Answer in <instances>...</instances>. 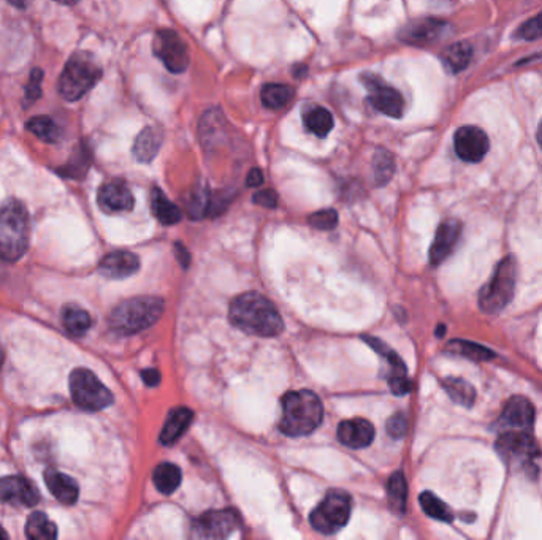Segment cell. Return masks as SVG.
Instances as JSON below:
<instances>
[{
  "mask_svg": "<svg viewBox=\"0 0 542 540\" xmlns=\"http://www.w3.org/2000/svg\"><path fill=\"white\" fill-rule=\"evenodd\" d=\"M228 319L236 329L250 335L273 338L283 333L284 322L279 315L278 309L257 292L243 293L232 301Z\"/></svg>",
  "mask_w": 542,
  "mask_h": 540,
  "instance_id": "1",
  "label": "cell"
},
{
  "mask_svg": "<svg viewBox=\"0 0 542 540\" xmlns=\"http://www.w3.org/2000/svg\"><path fill=\"white\" fill-rule=\"evenodd\" d=\"M283 417L279 422L281 431L292 436L300 438L311 434L323 424V406L317 394L309 390L289 392L283 396Z\"/></svg>",
  "mask_w": 542,
  "mask_h": 540,
  "instance_id": "2",
  "label": "cell"
},
{
  "mask_svg": "<svg viewBox=\"0 0 542 540\" xmlns=\"http://www.w3.org/2000/svg\"><path fill=\"white\" fill-rule=\"evenodd\" d=\"M29 214L16 200L0 203V258L16 262L29 246Z\"/></svg>",
  "mask_w": 542,
  "mask_h": 540,
  "instance_id": "3",
  "label": "cell"
},
{
  "mask_svg": "<svg viewBox=\"0 0 542 540\" xmlns=\"http://www.w3.org/2000/svg\"><path fill=\"white\" fill-rule=\"evenodd\" d=\"M163 301L155 297L125 299L110 315V329L117 335L131 336L149 329L161 319Z\"/></svg>",
  "mask_w": 542,
  "mask_h": 540,
  "instance_id": "4",
  "label": "cell"
},
{
  "mask_svg": "<svg viewBox=\"0 0 542 540\" xmlns=\"http://www.w3.org/2000/svg\"><path fill=\"white\" fill-rule=\"evenodd\" d=\"M102 78V68L89 52H76L68 59L59 78V94L67 102H76Z\"/></svg>",
  "mask_w": 542,
  "mask_h": 540,
  "instance_id": "5",
  "label": "cell"
},
{
  "mask_svg": "<svg viewBox=\"0 0 542 540\" xmlns=\"http://www.w3.org/2000/svg\"><path fill=\"white\" fill-rule=\"evenodd\" d=\"M515 281L517 262L513 256L505 257L495 268L490 281L479 293V307L485 314H497L511 303L515 292Z\"/></svg>",
  "mask_w": 542,
  "mask_h": 540,
  "instance_id": "6",
  "label": "cell"
},
{
  "mask_svg": "<svg viewBox=\"0 0 542 540\" xmlns=\"http://www.w3.org/2000/svg\"><path fill=\"white\" fill-rule=\"evenodd\" d=\"M351 509V496L341 489H331L313 511L309 521L319 533L335 534L347 525Z\"/></svg>",
  "mask_w": 542,
  "mask_h": 540,
  "instance_id": "7",
  "label": "cell"
},
{
  "mask_svg": "<svg viewBox=\"0 0 542 540\" xmlns=\"http://www.w3.org/2000/svg\"><path fill=\"white\" fill-rule=\"evenodd\" d=\"M70 393L81 409L102 410L113 404V393L97 379L96 374L84 368L75 369L70 376Z\"/></svg>",
  "mask_w": 542,
  "mask_h": 540,
  "instance_id": "8",
  "label": "cell"
},
{
  "mask_svg": "<svg viewBox=\"0 0 542 540\" xmlns=\"http://www.w3.org/2000/svg\"><path fill=\"white\" fill-rule=\"evenodd\" d=\"M360 81L367 88L368 99L376 110L388 117L403 116L404 100L396 89L388 86L378 75L363 74Z\"/></svg>",
  "mask_w": 542,
  "mask_h": 540,
  "instance_id": "9",
  "label": "cell"
},
{
  "mask_svg": "<svg viewBox=\"0 0 542 540\" xmlns=\"http://www.w3.org/2000/svg\"><path fill=\"white\" fill-rule=\"evenodd\" d=\"M155 58L161 59L163 66L167 67L171 74H183L189 66V50L173 30H159L155 38Z\"/></svg>",
  "mask_w": 542,
  "mask_h": 540,
  "instance_id": "10",
  "label": "cell"
},
{
  "mask_svg": "<svg viewBox=\"0 0 542 540\" xmlns=\"http://www.w3.org/2000/svg\"><path fill=\"white\" fill-rule=\"evenodd\" d=\"M240 526V517L232 509L205 512L192 523V536L197 539H226Z\"/></svg>",
  "mask_w": 542,
  "mask_h": 540,
  "instance_id": "11",
  "label": "cell"
},
{
  "mask_svg": "<svg viewBox=\"0 0 542 540\" xmlns=\"http://www.w3.org/2000/svg\"><path fill=\"white\" fill-rule=\"evenodd\" d=\"M365 343L378 352L388 365L387 382L395 394H406L410 392V380L408 379V368L398 353L392 351L387 344L382 343L378 338L365 336Z\"/></svg>",
  "mask_w": 542,
  "mask_h": 540,
  "instance_id": "12",
  "label": "cell"
},
{
  "mask_svg": "<svg viewBox=\"0 0 542 540\" xmlns=\"http://www.w3.org/2000/svg\"><path fill=\"white\" fill-rule=\"evenodd\" d=\"M455 153L465 162L476 163L485 157L489 153V137L482 129L474 125H465L458 129L454 137Z\"/></svg>",
  "mask_w": 542,
  "mask_h": 540,
  "instance_id": "13",
  "label": "cell"
},
{
  "mask_svg": "<svg viewBox=\"0 0 542 540\" xmlns=\"http://www.w3.org/2000/svg\"><path fill=\"white\" fill-rule=\"evenodd\" d=\"M0 501L12 505L34 507L40 501V495L29 479L21 475H8L0 479Z\"/></svg>",
  "mask_w": 542,
  "mask_h": 540,
  "instance_id": "14",
  "label": "cell"
},
{
  "mask_svg": "<svg viewBox=\"0 0 542 540\" xmlns=\"http://www.w3.org/2000/svg\"><path fill=\"white\" fill-rule=\"evenodd\" d=\"M498 452L507 460H517L525 463L539 455V449L535 439L527 431H506L497 444Z\"/></svg>",
  "mask_w": 542,
  "mask_h": 540,
  "instance_id": "15",
  "label": "cell"
},
{
  "mask_svg": "<svg viewBox=\"0 0 542 540\" xmlns=\"http://www.w3.org/2000/svg\"><path fill=\"white\" fill-rule=\"evenodd\" d=\"M535 422V408L523 396H514L499 417L498 426L506 431H528Z\"/></svg>",
  "mask_w": 542,
  "mask_h": 540,
  "instance_id": "16",
  "label": "cell"
},
{
  "mask_svg": "<svg viewBox=\"0 0 542 540\" xmlns=\"http://www.w3.org/2000/svg\"><path fill=\"white\" fill-rule=\"evenodd\" d=\"M99 206L108 214L132 211L135 200L132 192L123 181H110L103 184L97 195Z\"/></svg>",
  "mask_w": 542,
  "mask_h": 540,
  "instance_id": "17",
  "label": "cell"
},
{
  "mask_svg": "<svg viewBox=\"0 0 542 540\" xmlns=\"http://www.w3.org/2000/svg\"><path fill=\"white\" fill-rule=\"evenodd\" d=\"M462 234V224L457 219H446L436 230V236L430 248V262L440 265L452 254Z\"/></svg>",
  "mask_w": 542,
  "mask_h": 540,
  "instance_id": "18",
  "label": "cell"
},
{
  "mask_svg": "<svg viewBox=\"0 0 542 540\" xmlns=\"http://www.w3.org/2000/svg\"><path fill=\"white\" fill-rule=\"evenodd\" d=\"M99 270L105 278L125 279L131 278L139 270V258L132 252L116 250L102 258Z\"/></svg>",
  "mask_w": 542,
  "mask_h": 540,
  "instance_id": "19",
  "label": "cell"
},
{
  "mask_svg": "<svg viewBox=\"0 0 542 540\" xmlns=\"http://www.w3.org/2000/svg\"><path fill=\"white\" fill-rule=\"evenodd\" d=\"M338 439L351 449H365L373 442L374 426L365 418L345 420L338 426Z\"/></svg>",
  "mask_w": 542,
  "mask_h": 540,
  "instance_id": "20",
  "label": "cell"
},
{
  "mask_svg": "<svg viewBox=\"0 0 542 540\" xmlns=\"http://www.w3.org/2000/svg\"><path fill=\"white\" fill-rule=\"evenodd\" d=\"M446 29V24L438 20H420V21L410 22V26L404 28L402 32L403 42L410 44H430L441 37V34Z\"/></svg>",
  "mask_w": 542,
  "mask_h": 540,
  "instance_id": "21",
  "label": "cell"
},
{
  "mask_svg": "<svg viewBox=\"0 0 542 540\" xmlns=\"http://www.w3.org/2000/svg\"><path fill=\"white\" fill-rule=\"evenodd\" d=\"M44 483L59 503L72 505L78 501L80 488H78V483L75 482L72 477L62 474L59 471H54V469H48L44 472Z\"/></svg>",
  "mask_w": 542,
  "mask_h": 540,
  "instance_id": "22",
  "label": "cell"
},
{
  "mask_svg": "<svg viewBox=\"0 0 542 540\" xmlns=\"http://www.w3.org/2000/svg\"><path fill=\"white\" fill-rule=\"evenodd\" d=\"M192 420H194V412L187 408H176L171 410L167 417V422L162 428L161 436H159L162 444L163 446L175 444L176 441L181 438L186 430L189 428Z\"/></svg>",
  "mask_w": 542,
  "mask_h": 540,
  "instance_id": "23",
  "label": "cell"
},
{
  "mask_svg": "<svg viewBox=\"0 0 542 540\" xmlns=\"http://www.w3.org/2000/svg\"><path fill=\"white\" fill-rule=\"evenodd\" d=\"M162 141H163V133L161 129L155 127L143 129L133 145L132 153L135 159L139 162L153 161L161 149Z\"/></svg>",
  "mask_w": 542,
  "mask_h": 540,
  "instance_id": "24",
  "label": "cell"
},
{
  "mask_svg": "<svg viewBox=\"0 0 542 540\" xmlns=\"http://www.w3.org/2000/svg\"><path fill=\"white\" fill-rule=\"evenodd\" d=\"M151 210L162 226H175L181 220V210L171 203L159 187L151 192Z\"/></svg>",
  "mask_w": 542,
  "mask_h": 540,
  "instance_id": "25",
  "label": "cell"
},
{
  "mask_svg": "<svg viewBox=\"0 0 542 540\" xmlns=\"http://www.w3.org/2000/svg\"><path fill=\"white\" fill-rule=\"evenodd\" d=\"M153 480H155V488L159 489L161 493L171 495L181 485L183 474H181V469L176 465L162 463L155 467Z\"/></svg>",
  "mask_w": 542,
  "mask_h": 540,
  "instance_id": "26",
  "label": "cell"
},
{
  "mask_svg": "<svg viewBox=\"0 0 542 540\" xmlns=\"http://www.w3.org/2000/svg\"><path fill=\"white\" fill-rule=\"evenodd\" d=\"M303 123L305 127L315 137H327L333 129V116L329 110L323 107H309L308 110L303 113Z\"/></svg>",
  "mask_w": 542,
  "mask_h": 540,
  "instance_id": "27",
  "label": "cell"
},
{
  "mask_svg": "<svg viewBox=\"0 0 542 540\" xmlns=\"http://www.w3.org/2000/svg\"><path fill=\"white\" fill-rule=\"evenodd\" d=\"M473 59V48L466 42L450 44L442 54V62L449 72L458 74L469 66Z\"/></svg>",
  "mask_w": 542,
  "mask_h": 540,
  "instance_id": "28",
  "label": "cell"
},
{
  "mask_svg": "<svg viewBox=\"0 0 542 540\" xmlns=\"http://www.w3.org/2000/svg\"><path fill=\"white\" fill-rule=\"evenodd\" d=\"M26 534L32 540H54L58 537V528L44 512H34L28 519Z\"/></svg>",
  "mask_w": 542,
  "mask_h": 540,
  "instance_id": "29",
  "label": "cell"
},
{
  "mask_svg": "<svg viewBox=\"0 0 542 540\" xmlns=\"http://www.w3.org/2000/svg\"><path fill=\"white\" fill-rule=\"evenodd\" d=\"M260 99L267 108L270 110H281L293 99V89L287 84L270 83L265 84L260 91Z\"/></svg>",
  "mask_w": 542,
  "mask_h": 540,
  "instance_id": "30",
  "label": "cell"
},
{
  "mask_svg": "<svg viewBox=\"0 0 542 540\" xmlns=\"http://www.w3.org/2000/svg\"><path fill=\"white\" fill-rule=\"evenodd\" d=\"M62 322H64V327H66L67 331L74 336L86 335L88 330L91 329V323H92L88 311L75 306V305L64 307Z\"/></svg>",
  "mask_w": 542,
  "mask_h": 540,
  "instance_id": "31",
  "label": "cell"
},
{
  "mask_svg": "<svg viewBox=\"0 0 542 540\" xmlns=\"http://www.w3.org/2000/svg\"><path fill=\"white\" fill-rule=\"evenodd\" d=\"M444 390L446 393L452 398V401L457 404H462L465 408H471L474 404L476 400V392L473 385L466 382L465 379H458V377H447L444 382Z\"/></svg>",
  "mask_w": 542,
  "mask_h": 540,
  "instance_id": "32",
  "label": "cell"
},
{
  "mask_svg": "<svg viewBox=\"0 0 542 540\" xmlns=\"http://www.w3.org/2000/svg\"><path fill=\"white\" fill-rule=\"evenodd\" d=\"M447 351L469 358L473 361H487V360L495 358V353L490 349L482 347L479 344L462 341V339H455V341H450V343L447 344Z\"/></svg>",
  "mask_w": 542,
  "mask_h": 540,
  "instance_id": "33",
  "label": "cell"
},
{
  "mask_svg": "<svg viewBox=\"0 0 542 540\" xmlns=\"http://www.w3.org/2000/svg\"><path fill=\"white\" fill-rule=\"evenodd\" d=\"M418 501H420L422 511L426 512L430 519L444 521V523H450L454 520L452 511L447 507L446 504L441 501L440 497L434 496L430 491L422 493L420 497H418Z\"/></svg>",
  "mask_w": 542,
  "mask_h": 540,
  "instance_id": "34",
  "label": "cell"
},
{
  "mask_svg": "<svg viewBox=\"0 0 542 540\" xmlns=\"http://www.w3.org/2000/svg\"><path fill=\"white\" fill-rule=\"evenodd\" d=\"M374 181L378 186H386L395 173L394 155L386 149H378L373 157Z\"/></svg>",
  "mask_w": 542,
  "mask_h": 540,
  "instance_id": "35",
  "label": "cell"
},
{
  "mask_svg": "<svg viewBox=\"0 0 542 540\" xmlns=\"http://www.w3.org/2000/svg\"><path fill=\"white\" fill-rule=\"evenodd\" d=\"M388 503L394 511L403 513L408 496V485L403 472H395L388 479L387 483Z\"/></svg>",
  "mask_w": 542,
  "mask_h": 540,
  "instance_id": "36",
  "label": "cell"
},
{
  "mask_svg": "<svg viewBox=\"0 0 542 540\" xmlns=\"http://www.w3.org/2000/svg\"><path fill=\"white\" fill-rule=\"evenodd\" d=\"M28 131L34 133L37 139H42L44 143H56L60 139V129L52 121V117H32L28 123Z\"/></svg>",
  "mask_w": 542,
  "mask_h": 540,
  "instance_id": "37",
  "label": "cell"
},
{
  "mask_svg": "<svg viewBox=\"0 0 542 540\" xmlns=\"http://www.w3.org/2000/svg\"><path fill=\"white\" fill-rule=\"evenodd\" d=\"M210 203H211V198H210V189L206 186H197L195 189L192 190L191 198L187 202V210H189L192 219H202L203 216H206L210 210Z\"/></svg>",
  "mask_w": 542,
  "mask_h": 540,
  "instance_id": "38",
  "label": "cell"
},
{
  "mask_svg": "<svg viewBox=\"0 0 542 540\" xmlns=\"http://www.w3.org/2000/svg\"><path fill=\"white\" fill-rule=\"evenodd\" d=\"M89 163H91V153H89L88 147H80L75 151L66 168L60 170V175L70 176V178H83L89 170Z\"/></svg>",
  "mask_w": 542,
  "mask_h": 540,
  "instance_id": "39",
  "label": "cell"
},
{
  "mask_svg": "<svg viewBox=\"0 0 542 540\" xmlns=\"http://www.w3.org/2000/svg\"><path fill=\"white\" fill-rule=\"evenodd\" d=\"M308 222L317 230H333L338 226V212L335 210H323L311 214Z\"/></svg>",
  "mask_w": 542,
  "mask_h": 540,
  "instance_id": "40",
  "label": "cell"
},
{
  "mask_svg": "<svg viewBox=\"0 0 542 540\" xmlns=\"http://www.w3.org/2000/svg\"><path fill=\"white\" fill-rule=\"evenodd\" d=\"M42 81H44V72L40 68H36L32 74H30L29 83L26 86V103L32 105V102H36L40 99L42 95Z\"/></svg>",
  "mask_w": 542,
  "mask_h": 540,
  "instance_id": "41",
  "label": "cell"
},
{
  "mask_svg": "<svg viewBox=\"0 0 542 540\" xmlns=\"http://www.w3.org/2000/svg\"><path fill=\"white\" fill-rule=\"evenodd\" d=\"M517 36L523 40H536V38L542 37V13L535 16L533 20L523 22Z\"/></svg>",
  "mask_w": 542,
  "mask_h": 540,
  "instance_id": "42",
  "label": "cell"
},
{
  "mask_svg": "<svg viewBox=\"0 0 542 540\" xmlns=\"http://www.w3.org/2000/svg\"><path fill=\"white\" fill-rule=\"evenodd\" d=\"M388 434L392 438L400 439L403 438L408 431V420L403 414H395V416L390 417L387 422Z\"/></svg>",
  "mask_w": 542,
  "mask_h": 540,
  "instance_id": "43",
  "label": "cell"
},
{
  "mask_svg": "<svg viewBox=\"0 0 542 540\" xmlns=\"http://www.w3.org/2000/svg\"><path fill=\"white\" fill-rule=\"evenodd\" d=\"M252 202L256 205L264 206V208H276L278 205V194L275 190L265 189L254 194Z\"/></svg>",
  "mask_w": 542,
  "mask_h": 540,
  "instance_id": "44",
  "label": "cell"
},
{
  "mask_svg": "<svg viewBox=\"0 0 542 540\" xmlns=\"http://www.w3.org/2000/svg\"><path fill=\"white\" fill-rule=\"evenodd\" d=\"M141 377H143V382L147 384V387H155V385L161 384V373H159L157 369H155V368L145 369V371L141 373Z\"/></svg>",
  "mask_w": 542,
  "mask_h": 540,
  "instance_id": "45",
  "label": "cell"
},
{
  "mask_svg": "<svg viewBox=\"0 0 542 540\" xmlns=\"http://www.w3.org/2000/svg\"><path fill=\"white\" fill-rule=\"evenodd\" d=\"M246 184H248L250 187H259V186H262V184H264V173H262V170L252 168L250 171V175L246 178Z\"/></svg>",
  "mask_w": 542,
  "mask_h": 540,
  "instance_id": "46",
  "label": "cell"
},
{
  "mask_svg": "<svg viewBox=\"0 0 542 540\" xmlns=\"http://www.w3.org/2000/svg\"><path fill=\"white\" fill-rule=\"evenodd\" d=\"M176 254H178V258H179V263H181V265H183L184 268H186V266H187V265H189V262H191V257H189V252H187V250H186V248H184V246H181V244H179V242H178V244H176Z\"/></svg>",
  "mask_w": 542,
  "mask_h": 540,
  "instance_id": "47",
  "label": "cell"
},
{
  "mask_svg": "<svg viewBox=\"0 0 542 540\" xmlns=\"http://www.w3.org/2000/svg\"><path fill=\"white\" fill-rule=\"evenodd\" d=\"M307 74H308V68H307L305 66H297L295 68H293V75H295L297 78H300V80Z\"/></svg>",
  "mask_w": 542,
  "mask_h": 540,
  "instance_id": "48",
  "label": "cell"
},
{
  "mask_svg": "<svg viewBox=\"0 0 542 540\" xmlns=\"http://www.w3.org/2000/svg\"><path fill=\"white\" fill-rule=\"evenodd\" d=\"M12 5H15V7L22 8L26 5V0H8Z\"/></svg>",
  "mask_w": 542,
  "mask_h": 540,
  "instance_id": "49",
  "label": "cell"
},
{
  "mask_svg": "<svg viewBox=\"0 0 542 540\" xmlns=\"http://www.w3.org/2000/svg\"><path fill=\"white\" fill-rule=\"evenodd\" d=\"M538 143H539V147L542 149V121L541 124H539V129H538Z\"/></svg>",
  "mask_w": 542,
  "mask_h": 540,
  "instance_id": "50",
  "label": "cell"
},
{
  "mask_svg": "<svg viewBox=\"0 0 542 540\" xmlns=\"http://www.w3.org/2000/svg\"><path fill=\"white\" fill-rule=\"evenodd\" d=\"M59 4H66V5H72V4H76L78 0H56Z\"/></svg>",
  "mask_w": 542,
  "mask_h": 540,
  "instance_id": "51",
  "label": "cell"
},
{
  "mask_svg": "<svg viewBox=\"0 0 542 540\" xmlns=\"http://www.w3.org/2000/svg\"><path fill=\"white\" fill-rule=\"evenodd\" d=\"M4 360H5V352L0 347V368L4 365Z\"/></svg>",
  "mask_w": 542,
  "mask_h": 540,
  "instance_id": "52",
  "label": "cell"
},
{
  "mask_svg": "<svg viewBox=\"0 0 542 540\" xmlns=\"http://www.w3.org/2000/svg\"><path fill=\"white\" fill-rule=\"evenodd\" d=\"M444 333H446V327H444V325H440V329L436 331V335L442 336Z\"/></svg>",
  "mask_w": 542,
  "mask_h": 540,
  "instance_id": "53",
  "label": "cell"
},
{
  "mask_svg": "<svg viewBox=\"0 0 542 540\" xmlns=\"http://www.w3.org/2000/svg\"><path fill=\"white\" fill-rule=\"evenodd\" d=\"M8 539V534L4 531V528H0V540Z\"/></svg>",
  "mask_w": 542,
  "mask_h": 540,
  "instance_id": "54",
  "label": "cell"
}]
</instances>
